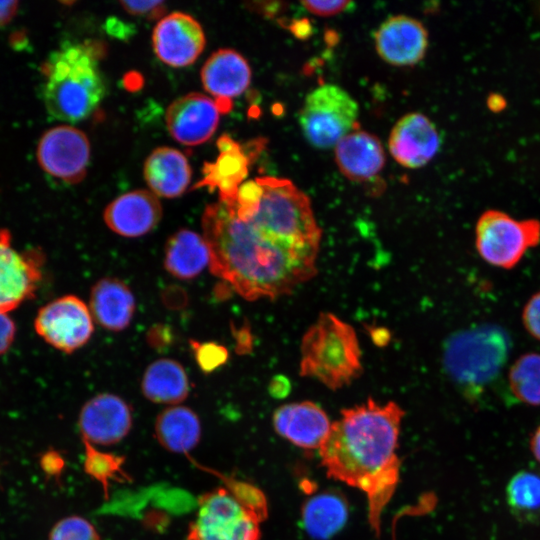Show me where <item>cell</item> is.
I'll use <instances>...</instances> for the list:
<instances>
[{"instance_id":"cell-2","label":"cell","mask_w":540,"mask_h":540,"mask_svg":"<svg viewBox=\"0 0 540 540\" xmlns=\"http://www.w3.org/2000/svg\"><path fill=\"white\" fill-rule=\"evenodd\" d=\"M404 411L393 402L373 399L341 410L319 448L328 477L367 496L369 523L380 533L381 515L396 491L400 475L397 454Z\"/></svg>"},{"instance_id":"cell-22","label":"cell","mask_w":540,"mask_h":540,"mask_svg":"<svg viewBox=\"0 0 540 540\" xmlns=\"http://www.w3.org/2000/svg\"><path fill=\"white\" fill-rule=\"evenodd\" d=\"M219 156L215 163H207L200 186L218 188L220 202L234 206L239 187L248 173L249 159L239 144L228 136L218 140Z\"/></svg>"},{"instance_id":"cell-16","label":"cell","mask_w":540,"mask_h":540,"mask_svg":"<svg viewBox=\"0 0 540 540\" xmlns=\"http://www.w3.org/2000/svg\"><path fill=\"white\" fill-rule=\"evenodd\" d=\"M388 147L397 163L415 169L433 159L440 147V137L428 117L414 112L404 115L394 125Z\"/></svg>"},{"instance_id":"cell-34","label":"cell","mask_w":540,"mask_h":540,"mask_svg":"<svg viewBox=\"0 0 540 540\" xmlns=\"http://www.w3.org/2000/svg\"><path fill=\"white\" fill-rule=\"evenodd\" d=\"M521 318L526 331L540 341V290L527 300Z\"/></svg>"},{"instance_id":"cell-9","label":"cell","mask_w":540,"mask_h":540,"mask_svg":"<svg viewBox=\"0 0 540 540\" xmlns=\"http://www.w3.org/2000/svg\"><path fill=\"white\" fill-rule=\"evenodd\" d=\"M358 116V103L347 91L335 84H323L306 96L299 124L310 145L328 149L353 131Z\"/></svg>"},{"instance_id":"cell-39","label":"cell","mask_w":540,"mask_h":540,"mask_svg":"<svg viewBox=\"0 0 540 540\" xmlns=\"http://www.w3.org/2000/svg\"><path fill=\"white\" fill-rule=\"evenodd\" d=\"M290 390V382L282 375L275 376L269 385L270 393L275 397H284Z\"/></svg>"},{"instance_id":"cell-21","label":"cell","mask_w":540,"mask_h":540,"mask_svg":"<svg viewBox=\"0 0 540 540\" xmlns=\"http://www.w3.org/2000/svg\"><path fill=\"white\" fill-rule=\"evenodd\" d=\"M335 161L346 178L366 181L383 169L385 152L375 135L354 130L336 144Z\"/></svg>"},{"instance_id":"cell-37","label":"cell","mask_w":540,"mask_h":540,"mask_svg":"<svg viewBox=\"0 0 540 540\" xmlns=\"http://www.w3.org/2000/svg\"><path fill=\"white\" fill-rule=\"evenodd\" d=\"M16 327L8 312L0 311V355L13 343Z\"/></svg>"},{"instance_id":"cell-15","label":"cell","mask_w":540,"mask_h":540,"mask_svg":"<svg viewBox=\"0 0 540 540\" xmlns=\"http://www.w3.org/2000/svg\"><path fill=\"white\" fill-rule=\"evenodd\" d=\"M221 109L215 100L201 93H189L174 100L166 111V125L179 143L195 146L216 131Z\"/></svg>"},{"instance_id":"cell-1","label":"cell","mask_w":540,"mask_h":540,"mask_svg":"<svg viewBox=\"0 0 540 540\" xmlns=\"http://www.w3.org/2000/svg\"><path fill=\"white\" fill-rule=\"evenodd\" d=\"M202 228L211 272L247 300L289 294L316 273L319 247L261 231L222 202L206 207Z\"/></svg>"},{"instance_id":"cell-24","label":"cell","mask_w":540,"mask_h":540,"mask_svg":"<svg viewBox=\"0 0 540 540\" xmlns=\"http://www.w3.org/2000/svg\"><path fill=\"white\" fill-rule=\"evenodd\" d=\"M90 310L103 328L120 331L131 322L135 299L129 287L115 278H103L95 283L90 294Z\"/></svg>"},{"instance_id":"cell-26","label":"cell","mask_w":540,"mask_h":540,"mask_svg":"<svg viewBox=\"0 0 540 540\" xmlns=\"http://www.w3.org/2000/svg\"><path fill=\"white\" fill-rule=\"evenodd\" d=\"M155 435L165 449L174 453H187L200 441L201 423L190 408L168 407L156 418Z\"/></svg>"},{"instance_id":"cell-10","label":"cell","mask_w":540,"mask_h":540,"mask_svg":"<svg viewBox=\"0 0 540 540\" xmlns=\"http://www.w3.org/2000/svg\"><path fill=\"white\" fill-rule=\"evenodd\" d=\"M34 326L45 342L65 353L85 345L94 330L89 308L73 295L57 298L43 306Z\"/></svg>"},{"instance_id":"cell-13","label":"cell","mask_w":540,"mask_h":540,"mask_svg":"<svg viewBox=\"0 0 540 540\" xmlns=\"http://www.w3.org/2000/svg\"><path fill=\"white\" fill-rule=\"evenodd\" d=\"M153 49L157 57L172 67L191 65L205 47V34L191 15L174 12L163 17L152 34Z\"/></svg>"},{"instance_id":"cell-25","label":"cell","mask_w":540,"mask_h":540,"mask_svg":"<svg viewBox=\"0 0 540 540\" xmlns=\"http://www.w3.org/2000/svg\"><path fill=\"white\" fill-rule=\"evenodd\" d=\"M210 264V252L204 237L181 229L174 233L165 246L164 267L174 277L190 280Z\"/></svg>"},{"instance_id":"cell-17","label":"cell","mask_w":540,"mask_h":540,"mask_svg":"<svg viewBox=\"0 0 540 540\" xmlns=\"http://www.w3.org/2000/svg\"><path fill=\"white\" fill-rule=\"evenodd\" d=\"M375 47L386 63L412 66L425 56L428 32L417 19L397 15L385 20L375 32Z\"/></svg>"},{"instance_id":"cell-14","label":"cell","mask_w":540,"mask_h":540,"mask_svg":"<svg viewBox=\"0 0 540 540\" xmlns=\"http://www.w3.org/2000/svg\"><path fill=\"white\" fill-rule=\"evenodd\" d=\"M78 424L84 442L92 445H112L120 442L129 433L132 413L122 398L111 393H102L84 404Z\"/></svg>"},{"instance_id":"cell-41","label":"cell","mask_w":540,"mask_h":540,"mask_svg":"<svg viewBox=\"0 0 540 540\" xmlns=\"http://www.w3.org/2000/svg\"><path fill=\"white\" fill-rule=\"evenodd\" d=\"M530 449L534 458L540 463V425L532 434L530 440Z\"/></svg>"},{"instance_id":"cell-31","label":"cell","mask_w":540,"mask_h":540,"mask_svg":"<svg viewBox=\"0 0 540 540\" xmlns=\"http://www.w3.org/2000/svg\"><path fill=\"white\" fill-rule=\"evenodd\" d=\"M84 443L86 446L85 471L99 481L106 490L110 480L123 475L121 466L124 459L117 455L101 452L92 444Z\"/></svg>"},{"instance_id":"cell-11","label":"cell","mask_w":540,"mask_h":540,"mask_svg":"<svg viewBox=\"0 0 540 540\" xmlns=\"http://www.w3.org/2000/svg\"><path fill=\"white\" fill-rule=\"evenodd\" d=\"M36 155L44 172L66 183L76 184L86 175L90 143L83 131L60 125L44 132Z\"/></svg>"},{"instance_id":"cell-18","label":"cell","mask_w":540,"mask_h":540,"mask_svg":"<svg viewBox=\"0 0 540 540\" xmlns=\"http://www.w3.org/2000/svg\"><path fill=\"white\" fill-rule=\"evenodd\" d=\"M275 431L292 444L314 450L321 447L329 435L332 423L325 411L311 401L280 406L273 414Z\"/></svg>"},{"instance_id":"cell-29","label":"cell","mask_w":540,"mask_h":540,"mask_svg":"<svg viewBox=\"0 0 540 540\" xmlns=\"http://www.w3.org/2000/svg\"><path fill=\"white\" fill-rule=\"evenodd\" d=\"M506 501L519 521L540 523V472L522 470L516 473L506 487Z\"/></svg>"},{"instance_id":"cell-5","label":"cell","mask_w":540,"mask_h":540,"mask_svg":"<svg viewBox=\"0 0 540 540\" xmlns=\"http://www.w3.org/2000/svg\"><path fill=\"white\" fill-rule=\"evenodd\" d=\"M300 375L332 390L362 373L361 351L352 326L332 313H321L301 340Z\"/></svg>"},{"instance_id":"cell-27","label":"cell","mask_w":540,"mask_h":540,"mask_svg":"<svg viewBox=\"0 0 540 540\" xmlns=\"http://www.w3.org/2000/svg\"><path fill=\"white\" fill-rule=\"evenodd\" d=\"M141 390L152 402L178 404L189 394L188 376L179 362L172 359H159L145 370Z\"/></svg>"},{"instance_id":"cell-6","label":"cell","mask_w":540,"mask_h":540,"mask_svg":"<svg viewBox=\"0 0 540 540\" xmlns=\"http://www.w3.org/2000/svg\"><path fill=\"white\" fill-rule=\"evenodd\" d=\"M266 516L262 492L236 481L229 488H218L200 498L188 540H259L260 523Z\"/></svg>"},{"instance_id":"cell-4","label":"cell","mask_w":540,"mask_h":540,"mask_svg":"<svg viewBox=\"0 0 540 540\" xmlns=\"http://www.w3.org/2000/svg\"><path fill=\"white\" fill-rule=\"evenodd\" d=\"M511 346V338L503 327L477 324L458 330L445 340L443 367L459 391L475 402L500 376Z\"/></svg>"},{"instance_id":"cell-33","label":"cell","mask_w":540,"mask_h":540,"mask_svg":"<svg viewBox=\"0 0 540 540\" xmlns=\"http://www.w3.org/2000/svg\"><path fill=\"white\" fill-rule=\"evenodd\" d=\"M196 361L202 371L213 372L228 360V350L215 342L190 341Z\"/></svg>"},{"instance_id":"cell-28","label":"cell","mask_w":540,"mask_h":540,"mask_svg":"<svg viewBox=\"0 0 540 540\" xmlns=\"http://www.w3.org/2000/svg\"><path fill=\"white\" fill-rule=\"evenodd\" d=\"M301 516L309 536L327 540L347 522L348 505L339 493L326 491L309 498L302 507Z\"/></svg>"},{"instance_id":"cell-20","label":"cell","mask_w":540,"mask_h":540,"mask_svg":"<svg viewBox=\"0 0 540 540\" xmlns=\"http://www.w3.org/2000/svg\"><path fill=\"white\" fill-rule=\"evenodd\" d=\"M205 90L216 98L220 109L228 110L230 98L244 93L251 82V68L247 60L232 49L214 52L201 70Z\"/></svg>"},{"instance_id":"cell-7","label":"cell","mask_w":540,"mask_h":540,"mask_svg":"<svg viewBox=\"0 0 540 540\" xmlns=\"http://www.w3.org/2000/svg\"><path fill=\"white\" fill-rule=\"evenodd\" d=\"M256 180L261 186V197L255 213L247 220L276 237L319 247L321 230L309 198L287 179Z\"/></svg>"},{"instance_id":"cell-19","label":"cell","mask_w":540,"mask_h":540,"mask_svg":"<svg viewBox=\"0 0 540 540\" xmlns=\"http://www.w3.org/2000/svg\"><path fill=\"white\" fill-rule=\"evenodd\" d=\"M103 216L106 225L115 233L139 237L157 226L162 217V207L154 193L134 190L113 200Z\"/></svg>"},{"instance_id":"cell-36","label":"cell","mask_w":540,"mask_h":540,"mask_svg":"<svg viewBox=\"0 0 540 540\" xmlns=\"http://www.w3.org/2000/svg\"><path fill=\"white\" fill-rule=\"evenodd\" d=\"M301 4L312 14L326 17L340 14L347 9L353 2L351 1H302Z\"/></svg>"},{"instance_id":"cell-35","label":"cell","mask_w":540,"mask_h":540,"mask_svg":"<svg viewBox=\"0 0 540 540\" xmlns=\"http://www.w3.org/2000/svg\"><path fill=\"white\" fill-rule=\"evenodd\" d=\"M119 3L127 13L148 19L159 18L165 12L163 1H120Z\"/></svg>"},{"instance_id":"cell-12","label":"cell","mask_w":540,"mask_h":540,"mask_svg":"<svg viewBox=\"0 0 540 540\" xmlns=\"http://www.w3.org/2000/svg\"><path fill=\"white\" fill-rule=\"evenodd\" d=\"M43 255L13 247L10 232L0 229V311L9 312L32 298L42 279Z\"/></svg>"},{"instance_id":"cell-3","label":"cell","mask_w":540,"mask_h":540,"mask_svg":"<svg viewBox=\"0 0 540 540\" xmlns=\"http://www.w3.org/2000/svg\"><path fill=\"white\" fill-rule=\"evenodd\" d=\"M44 104L59 120L86 119L105 95V82L92 50L80 44L53 52L43 65Z\"/></svg>"},{"instance_id":"cell-30","label":"cell","mask_w":540,"mask_h":540,"mask_svg":"<svg viewBox=\"0 0 540 540\" xmlns=\"http://www.w3.org/2000/svg\"><path fill=\"white\" fill-rule=\"evenodd\" d=\"M508 383L519 401L540 406V353L520 355L509 368Z\"/></svg>"},{"instance_id":"cell-8","label":"cell","mask_w":540,"mask_h":540,"mask_svg":"<svg viewBox=\"0 0 540 540\" xmlns=\"http://www.w3.org/2000/svg\"><path fill=\"white\" fill-rule=\"evenodd\" d=\"M540 243V221L515 219L506 212L488 209L475 226V247L487 264L512 269L527 251Z\"/></svg>"},{"instance_id":"cell-40","label":"cell","mask_w":540,"mask_h":540,"mask_svg":"<svg viewBox=\"0 0 540 540\" xmlns=\"http://www.w3.org/2000/svg\"><path fill=\"white\" fill-rule=\"evenodd\" d=\"M370 335L373 342L379 346L386 345L390 340V333L386 328L373 327L370 329Z\"/></svg>"},{"instance_id":"cell-32","label":"cell","mask_w":540,"mask_h":540,"mask_svg":"<svg viewBox=\"0 0 540 540\" xmlns=\"http://www.w3.org/2000/svg\"><path fill=\"white\" fill-rule=\"evenodd\" d=\"M48 540H100V537L88 520L69 516L54 525Z\"/></svg>"},{"instance_id":"cell-23","label":"cell","mask_w":540,"mask_h":540,"mask_svg":"<svg viewBox=\"0 0 540 540\" xmlns=\"http://www.w3.org/2000/svg\"><path fill=\"white\" fill-rule=\"evenodd\" d=\"M191 176L187 158L174 148L155 149L144 164V178L151 191L160 197L182 195L190 184Z\"/></svg>"},{"instance_id":"cell-38","label":"cell","mask_w":540,"mask_h":540,"mask_svg":"<svg viewBox=\"0 0 540 540\" xmlns=\"http://www.w3.org/2000/svg\"><path fill=\"white\" fill-rule=\"evenodd\" d=\"M19 2L16 0H0V27L7 25L16 15Z\"/></svg>"}]
</instances>
